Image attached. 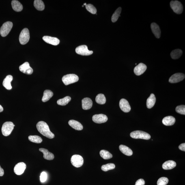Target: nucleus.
Wrapping results in <instances>:
<instances>
[{
	"label": "nucleus",
	"mask_w": 185,
	"mask_h": 185,
	"mask_svg": "<svg viewBox=\"0 0 185 185\" xmlns=\"http://www.w3.org/2000/svg\"><path fill=\"white\" fill-rule=\"evenodd\" d=\"M36 128L39 132L45 137L50 139L55 137V135L50 131L47 123L44 121H40L37 123Z\"/></svg>",
	"instance_id": "1"
},
{
	"label": "nucleus",
	"mask_w": 185,
	"mask_h": 185,
	"mask_svg": "<svg viewBox=\"0 0 185 185\" xmlns=\"http://www.w3.org/2000/svg\"><path fill=\"white\" fill-rule=\"evenodd\" d=\"M14 126L15 125L12 122H6L3 123L1 128L3 135L5 136L10 135Z\"/></svg>",
	"instance_id": "2"
},
{
	"label": "nucleus",
	"mask_w": 185,
	"mask_h": 185,
	"mask_svg": "<svg viewBox=\"0 0 185 185\" xmlns=\"http://www.w3.org/2000/svg\"><path fill=\"white\" fill-rule=\"evenodd\" d=\"M131 137L135 139H142L148 140L150 139L151 136L147 133L141 131H135L130 133Z\"/></svg>",
	"instance_id": "3"
},
{
	"label": "nucleus",
	"mask_w": 185,
	"mask_h": 185,
	"mask_svg": "<svg viewBox=\"0 0 185 185\" xmlns=\"http://www.w3.org/2000/svg\"><path fill=\"white\" fill-rule=\"evenodd\" d=\"M62 80L65 85H67L78 82L79 78L75 74H70L63 76Z\"/></svg>",
	"instance_id": "4"
},
{
	"label": "nucleus",
	"mask_w": 185,
	"mask_h": 185,
	"mask_svg": "<svg viewBox=\"0 0 185 185\" xmlns=\"http://www.w3.org/2000/svg\"><path fill=\"white\" fill-rule=\"evenodd\" d=\"M12 22L7 21L3 23L0 30V34L1 36L3 37L7 36L12 30Z\"/></svg>",
	"instance_id": "5"
},
{
	"label": "nucleus",
	"mask_w": 185,
	"mask_h": 185,
	"mask_svg": "<svg viewBox=\"0 0 185 185\" xmlns=\"http://www.w3.org/2000/svg\"><path fill=\"white\" fill-rule=\"evenodd\" d=\"M30 38V33L28 29L25 28L21 32L19 37L20 43L25 45L28 42Z\"/></svg>",
	"instance_id": "6"
},
{
	"label": "nucleus",
	"mask_w": 185,
	"mask_h": 185,
	"mask_svg": "<svg viewBox=\"0 0 185 185\" xmlns=\"http://www.w3.org/2000/svg\"><path fill=\"white\" fill-rule=\"evenodd\" d=\"M71 162L72 165L76 168L81 167L84 163L83 158L78 155H74L71 159Z\"/></svg>",
	"instance_id": "7"
},
{
	"label": "nucleus",
	"mask_w": 185,
	"mask_h": 185,
	"mask_svg": "<svg viewBox=\"0 0 185 185\" xmlns=\"http://www.w3.org/2000/svg\"><path fill=\"white\" fill-rule=\"evenodd\" d=\"M170 5L173 12L177 14H182L184 8L182 3L177 1H171Z\"/></svg>",
	"instance_id": "8"
},
{
	"label": "nucleus",
	"mask_w": 185,
	"mask_h": 185,
	"mask_svg": "<svg viewBox=\"0 0 185 185\" xmlns=\"http://www.w3.org/2000/svg\"><path fill=\"white\" fill-rule=\"evenodd\" d=\"M76 53L82 56H89L93 54V52L88 49L87 45H82L76 47Z\"/></svg>",
	"instance_id": "9"
},
{
	"label": "nucleus",
	"mask_w": 185,
	"mask_h": 185,
	"mask_svg": "<svg viewBox=\"0 0 185 185\" xmlns=\"http://www.w3.org/2000/svg\"><path fill=\"white\" fill-rule=\"evenodd\" d=\"M185 74L180 73H176L173 75L169 79V82L172 83H177L182 81L184 79Z\"/></svg>",
	"instance_id": "10"
},
{
	"label": "nucleus",
	"mask_w": 185,
	"mask_h": 185,
	"mask_svg": "<svg viewBox=\"0 0 185 185\" xmlns=\"http://www.w3.org/2000/svg\"><path fill=\"white\" fill-rule=\"evenodd\" d=\"M26 164L23 162H20L15 166L14 171L17 175H20L23 173L26 169Z\"/></svg>",
	"instance_id": "11"
},
{
	"label": "nucleus",
	"mask_w": 185,
	"mask_h": 185,
	"mask_svg": "<svg viewBox=\"0 0 185 185\" xmlns=\"http://www.w3.org/2000/svg\"><path fill=\"white\" fill-rule=\"evenodd\" d=\"M19 70L21 72L28 75L32 74L33 72V69L30 66L29 63L26 62L21 65L19 67Z\"/></svg>",
	"instance_id": "12"
},
{
	"label": "nucleus",
	"mask_w": 185,
	"mask_h": 185,
	"mask_svg": "<svg viewBox=\"0 0 185 185\" xmlns=\"http://www.w3.org/2000/svg\"><path fill=\"white\" fill-rule=\"evenodd\" d=\"M108 117L106 115L100 114L95 115L92 117V120L93 122L97 123H105L108 120Z\"/></svg>",
	"instance_id": "13"
},
{
	"label": "nucleus",
	"mask_w": 185,
	"mask_h": 185,
	"mask_svg": "<svg viewBox=\"0 0 185 185\" xmlns=\"http://www.w3.org/2000/svg\"><path fill=\"white\" fill-rule=\"evenodd\" d=\"M119 106L121 110L125 113H128L131 109L128 102L125 99H121L120 101Z\"/></svg>",
	"instance_id": "14"
},
{
	"label": "nucleus",
	"mask_w": 185,
	"mask_h": 185,
	"mask_svg": "<svg viewBox=\"0 0 185 185\" xmlns=\"http://www.w3.org/2000/svg\"><path fill=\"white\" fill-rule=\"evenodd\" d=\"M146 69V65L142 63H141L134 68V72L136 75L139 76L143 74Z\"/></svg>",
	"instance_id": "15"
},
{
	"label": "nucleus",
	"mask_w": 185,
	"mask_h": 185,
	"mask_svg": "<svg viewBox=\"0 0 185 185\" xmlns=\"http://www.w3.org/2000/svg\"><path fill=\"white\" fill-rule=\"evenodd\" d=\"M43 39L45 42L53 45H57L60 43L59 39L55 37L45 36L43 37Z\"/></svg>",
	"instance_id": "16"
},
{
	"label": "nucleus",
	"mask_w": 185,
	"mask_h": 185,
	"mask_svg": "<svg viewBox=\"0 0 185 185\" xmlns=\"http://www.w3.org/2000/svg\"><path fill=\"white\" fill-rule=\"evenodd\" d=\"M82 107L84 110H88L91 109L93 105V102L91 99L89 98H85L82 100Z\"/></svg>",
	"instance_id": "17"
},
{
	"label": "nucleus",
	"mask_w": 185,
	"mask_h": 185,
	"mask_svg": "<svg viewBox=\"0 0 185 185\" xmlns=\"http://www.w3.org/2000/svg\"><path fill=\"white\" fill-rule=\"evenodd\" d=\"M151 28L153 33L157 38L159 39L161 36V30L159 26L155 23L151 24Z\"/></svg>",
	"instance_id": "18"
},
{
	"label": "nucleus",
	"mask_w": 185,
	"mask_h": 185,
	"mask_svg": "<svg viewBox=\"0 0 185 185\" xmlns=\"http://www.w3.org/2000/svg\"><path fill=\"white\" fill-rule=\"evenodd\" d=\"M12 80L13 77L12 76L9 75L7 76L3 82V86L8 90H10L12 88L11 82Z\"/></svg>",
	"instance_id": "19"
},
{
	"label": "nucleus",
	"mask_w": 185,
	"mask_h": 185,
	"mask_svg": "<svg viewBox=\"0 0 185 185\" xmlns=\"http://www.w3.org/2000/svg\"><path fill=\"white\" fill-rule=\"evenodd\" d=\"M68 124L76 130L80 131L83 130V126L81 123L76 120H72L69 121Z\"/></svg>",
	"instance_id": "20"
},
{
	"label": "nucleus",
	"mask_w": 185,
	"mask_h": 185,
	"mask_svg": "<svg viewBox=\"0 0 185 185\" xmlns=\"http://www.w3.org/2000/svg\"><path fill=\"white\" fill-rule=\"evenodd\" d=\"M39 151L43 154V157L48 160H52L54 158V155L48 151L47 149L44 148L39 149Z\"/></svg>",
	"instance_id": "21"
},
{
	"label": "nucleus",
	"mask_w": 185,
	"mask_h": 185,
	"mask_svg": "<svg viewBox=\"0 0 185 185\" xmlns=\"http://www.w3.org/2000/svg\"><path fill=\"white\" fill-rule=\"evenodd\" d=\"M175 118L171 116L165 117L162 120L163 124L166 126H172L175 124Z\"/></svg>",
	"instance_id": "22"
},
{
	"label": "nucleus",
	"mask_w": 185,
	"mask_h": 185,
	"mask_svg": "<svg viewBox=\"0 0 185 185\" xmlns=\"http://www.w3.org/2000/svg\"><path fill=\"white\" fill-rule=\"evenodd\" d=\"M176 166V163L173 160H168L162 164V168L164 170H171L174 168Z\"/></svg>",
	"instance_id": "23"
},
{
	"label": "nucleus",
	"mask_w": 185,
	"mask_h": 185,
	"mask_svg": "<svg viewBox=\"0 0 185 185\" xmlns=\"http://www.w3.org/2000/svg\"><path fill=\"white\" fill-rule=\"evenodd\" d=\"M156 101V97L153 94H151L150 96L147 98L146 102V105L147 108L149 109L152 108L154 106Z\"/></svg>",
	"instance_id": "24"
},
{
	"label": "nucleus",
	"mask_w": 185,
	"mask_h": 185,
	"mask_svg": "<svg viewBox=\"0 0 185 185\" xmlns=\"http://www.w3.org/2000/svg\"><path fill=\"white\" fill-rule=\"evenodd\" d=\"M119 148L121 152L127 156H131L133 154L131 149L126 146L121 145L119 146Z\"/></svg>",
	"instance_id": "25"
},
{
	"label": "nucleus",
	"mask_w": 185,
	"mask_h": 185,
	"mask_svg": "<svg viewBox=\"0 0 185 185\" xmlns=\"http://www.w3.org/2000/svg\"><path fill=\"white\" fill-rule=\"evenodd\" d=\"M12 8L16 12H20L23 8V6L19 1L16 0H14L12 2Z\"/></svg>",
	"instance_id": "26"
},
{
	"label": "nucleus",
	"mask_w": 185,
	"mask_h": 185,
	"mask_svg": "<svg viewBox=\"0 0 185 185\" xmlns=\"http://www.w3.org/2000/svg\"><path fill=\"white\" fill-rule=\"evenodd\" d=\"M53 93L51 91L46 90L44 91L43 96L42 98L43 102H45L49 100L53 96Z\"/></svg>",
	"instance_id": "27"
},
{
	"label": "nucleus",
	"mask_w": 185,
	"mask_h": 185,
	"mask_svg": "<svg viewBox=\"0 0 185 185\" xmlns=\"http://www.w3.org/2000/svg\"><path fill=\"white\" fill-rule=\"evenodd\" d=\"M34 5L35 8L39 11L43 10L45 9L44 3L41 0H35Z\"/></svg>",
	"instance_id": "28"
},
{
	"label": "nucleus",
	"mask_w": 185,
	"mask_h": 185,
	"mask_svg": "<svg viewBox=\"0 0 185 185\" xmlns=\"http://www.w3.org/2000/svg\"><path fill=\"white\" fill-rule=\"evenodd\" d=\"M182 54L183 52L182 50L180 49H176L171 52V55L173 59H177L181 57Z\"/></svg>",
	"instance_id": "29"
},
{
	"label": "nucleus",
	"mask_w": 185,
	"mask_h": 185,
	"mask_svg": "<svg viewBox=\"0 0 185 185\" xmlns=\"http://www.w3.org/2000/svg\"><path fill=\"white\" fill-rule=\"evenodd\" d=\"M100 154V156L104 160H109L113 157V155L106 150H101Z\"/></svg>",
	"instance_id": "30"
},
{
	"label": "nucleus",
	"mask_w": 185,
	"mask_h": 185,
	"mask_svg": "<svg viewBox=\"0 0 185 185\" xmlns=\"http://www.w3.org/2000/svg\"><path fill=\"white\" fill-rule=\"evenodd\" d=\"M71 100V98L70 96H67L63 98L59 99L57 101V103L58 105L61 106H65L68 104Z\"/></svg>",
	"instance_id": "31"
},
{
	"label": "nucleus",
	"mask_w": 185,
	"mask_h": 185,
	"mask_svg": "<svg viewBox=\"0 0 185 185\" xmlns=\"http://www.w3.org/2000/svg\"><path fill=\"white\" fill-rule=\"evenodd\" d=\"M95 100L97 103L102 105L105 103L106 102V98L104 94H100L97 95Z\"/></svg>",
	"instance_id": "32"
},
{
	"label": "nucleus",
	"mask_w": 185,
	"mask_h": 185,
	"mask_svg": "<svg viewBox=\"0 0 185 185\" xmlns=\"http://www.w3.org/2000/svg\"><path fill=\"white\" fill-rule=\"evenodd\" d=\"M121 10H122V8L121 7H119L116 10L112 16L111 21L112 22H115L117 21L119 17L120 16V14Z\"/></svg>",
	"instance_id": "33"
},
{
	"label": "nucleus",
	"mask_w": 185,
	"mask_h": 185,
	"mask_svg": "<svg viewBox=\"0 0 185 185\" xmlns=\"http://www.w3.org/2000/svg\"><path fill=\"white\" fill-rule=\"evenodd\" d=\"M28 139L30 141L36 143H40L43 141L42 138L37 135H30L28 137Z\"/></svg>",
	"instance_id": "34"
},
{
	"label": "nucleus",
	"mask_w": 185,
	"mask_h": 185,
	"mask_svg": "<svg viewBox=\"0 0 185 185\" xmlns=\"http://www.w3.org/2000/svg\"><path fill=\"white\" fill-rule=\"evenodd\" d=\"M115 165L113 163H109L103 165L101 167V169L104 171H107L109 170L115 169Z\"/></svg>",
	"instance_id": "35"
},
{
	"label": "nucleus",
	"mask_w": 185,
	"mask_h": 185,
	"mask_svg": "<svg viewBox=\"0 0 185 185\" xmlns=\"http://www.w3.org/2000/svg\"><path fill=\"white\" fill-rule=\"evenodd\" d=\"M86 8L89 12L93 14H96L97 12L96 9L91 4H87L85 6Z\"/></svg>",
	"instance_id": "36"
},
{
	"label": "nucleus",
	"mask_w": 185,
	"mask_h": 185,
	"mask_svg": "<svg viewBox=\"0 0 185 185\" xmlns=\"http://www.w3.org/2000/svg\"><path fill=\"white\" fill-rule=\"evenodd\" d=\"M169 180L167 177H162L158 179L157 184V185H166L168 183Z\"/></svg>",
	"instance_id": "37"
},
{
	"label": "nucleus",
	"mask_w": 185,
	"mask_h": 185,
	"mask_svg": "<svg viewBox=\"0 0 185 185\" xmlns=\"http://www.w3.org/2000/svg\"><path fill=\"white\" fill-rule=\"evenodd\" d=\"M175 111L177 113L180 114L181 115H185V106L184 105H181L177 106L175 108Z\"/></svg>",
	"instance_id": "38"
},
{
	"label": "nucleus",
	"mask_w": 185,
	"mask_h": 185,
	"mask_svg": "<svg viewBox=\"0 0 185 185\" xmlns=\"http://www.w3.org/2000/svg\"><path fill=\"white\" fill-rule=\"evenodd\" d=\"M47 174L45 172H43L41 173L40 176V180L41 182H44L47 179Z\"/></svg>",
	"instance_id": "39"
},
{
	"label": "nucleus",
	"mask_w": 185,
	"mask_h": 185,
	"mask_svg": "<svg viewBox=\"0 0 185 185\" xmlns=\"http://www.w3.org/2000/svg\"><path fill=\"white\" fill-rule=\"evenodd\" d=\"M145 184V182L144 179H140L136 181L135 185H144Z\"/></svg>",
	"instance_id": "40"
},
{
	"label": "nucleus",
	"mask_w": 185,
	"mask_h": 185,
	"mask_svg": "<svg viewBox=\"0 0 185 185\" xmlns=\"http://www.w3.org/2000/svg\"><path fill=\"white\" fill-rule=\"evenodd\" d=\"M179 148L180 150L184 151H185V143H182L179 146Z\"/></svg>",
	"instance_id": "41"
},
{
	"label": "nucleus",
	"mask_w": 185,
	"mask_h": 185,
	"mask_svg": "<svg viewBox=\"0 0 185 185\" xmlns=\"http://www.w3.org/2000/svg\"><path fill=\"white\" fill-rule=\"evenodd\" d=\"M4 174V172L3 169L0 166V176H3Z\"/></svg>",
	"instance_id": "42"
},
{
	"label": "nucleus",
	"mask_w": 185,
	"mask_h": 185,
	"mask_svg": "<svg viewBox=\"0 0 185 185\" xmlns=\"http://www.w3.org/2000/svg\"><path fill=\"white\" fill-rule=\"evenodd\" d=\"M3 108L1 105H0V113L3 112Z\"/></svg>",
	"instance_id": "43"
},
{
	"label": "nucleus",
	"mask_w": 185,
	"mask_h": 185,
	"mask_svg": "<svg viewBox=\"0 0 185 185\" xmlns=\"http://www.w3.org/2000/svg\"><path fill=\"white\" fill-rule=\"evenodd\" d=\"M87 5V3H84V4L83 5H84V6H86V5Z\"/></svg>",
	"instance_id": "44"
},
{
	"label": "nucleus",
	"mask_w": 185,
	"mask_h": 185,
	"mask_svg": "<svg viewBox=\"0 0 185 185\" xmlns=\"http://www.w3.org/2000/svg\"><path fill=\"white\" fill-rule=\"evenodd\" d=\"M84 6V5L82 6V7H83Z\"/></svg>",
	"instance_id": "45"
}]
</instances>
